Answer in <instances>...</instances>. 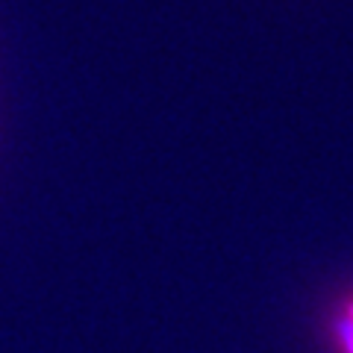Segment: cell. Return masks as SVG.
<instances>
[{"instance_id": "obj_1", "label": "cell", "mask_w": 353, "mask_h": 353, "mask_svg": "<svg viewBox=\"0 0 353 353\" xmlns=\"http://www.w3.org/2000/svg\"><path fill=\"white\" fill-rule=\"evenodd\" d=\"M336 333H339V345H341V350H345V353H353V301L347 303L345 315L339 318Z\"/></svg>"}]
</instances>
